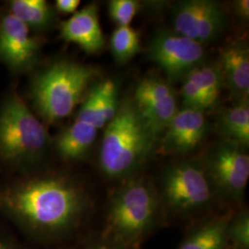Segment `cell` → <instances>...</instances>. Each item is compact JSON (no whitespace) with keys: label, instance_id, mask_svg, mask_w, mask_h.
Instances as JSON below:
<instances>
[{"label":"cell","instance_id":"obj_26","mask_svg":"<svg viewBox=\"0 0 249 249\" xmlns=\"http://www.w3.org/2000/svg\"><path fill=\"white\" fill-rule=\"evenodd\" d=\"M0 249H14L6 241L0 240Z\"/></svg>","mask_w":249,"mask_h":249},{"label":"cell","instance_id":"obj_25","mask_svg":"<svg viewBox=\"0 0 249 249\" xmlns=\"http://www.w3.org/2000/svg\"><path fill=\"white\" fill-rule=\"evenodd\" d=\"M235 11L244 18H249V0H239L235 3Z\"/></svg>","mask_w":249,"mask_h":249},{"label":"cell","instance_id":"obj_27","mask_svg":"<svg viewBox=\"0 0 249 249\" xmlns=\"http://www.w3.org/2000/svg\"><path fill=\"white\" fill-rule=\"evenodd\" d=\"M94 249H113V248H110V247H107V246H98V247H96Z\"/></svg>","mask_w":249,"mask_h":249},{"label":"cell","instance_id":"obj_21","mask_svg":"<svg viewBox=\"0 0 249 249\" xmlns=\"http://www.w3.org/2000/svg\"><path fill=\"white\" fill-rule=\"evenodd\" d=\"M109 15L118 26H129L139 10L134 0H112L108 5Z\"/></svg>","mask_w":249,"mask_h":249},{"label":"cell","instance_id":"obj_13","mask_svg":"<svg viewBox=\"0 0 249 249\" xmlns=\"http://www.w3.org/2000/svg\"><path fill=\"white\" fill-rule=\"evenodd\" d=\"M165 129V148L172 152L187 153L204 139L207 121L202 111L184 107L178 110Z\"/></svg>","mask_w":249,"mask_h":249},{"label":"cell","instance_id":"obj_2","mask_svg":"<svg viewBox=\"0 0 249 249\" xmlns=\"http://www.w3.org/2000/svg\"><path fill=\"white\" fill-rule=\"evenodd\" d=\"M155 138L133 102L124 101L106 125L100 151L103 172L111 178L129 176L147 158Z\"/></svg>","mask_w":249,"mask_h":249},{"label":"cell","instance_id":"obj_9","mask_svg":"<svg viewBox=\"0 0 249 249\" xmlns=\"http://www.w3.org/2000/svg\"><path fill=\"white\" fill-rule=\"evenodd\" d=\"M209 172L225 194L240 197L249 178V156L246 147L233 142L223 143L210 156Z\"/></svg>","mask_w":249,"mask_h":249},{"label":"cell","instance_id":"obj_22","mask_svg":"<svg viewBox=\"0 0 249 249\" xmlns=\"http://www.w3.org/2000/svg\"><path fill=\"white\" fill-rule=\"evenodd\" d=\"M228 240L239 249H248L249 247V217L248 213L239 214L228 224Z\"/></svg>","mask_w":249,"mask_h":249},{"label":"cell","instance_id":"obj_20","mask_svg":"<svg viewBox=\"0 0 249 249\" xmlns=\"http://www.w3.org/2000/svg\"><path fill=\"white\" fill-rule=\"evenodd\" d=\"M201 89L208 106H214L219 98L222 88V72L213 66H199L188 74Z\"/></svg>","mask_w":249,"mask_h":249},{"label":"cell","instance_id":"obj_4","mask_svg":"<svg viewBox=\"0 0 249 249\" xmlns=\"http://www.w3.org/2000/svg\"><path fill=\"white\" fill-rule=\"evenodd\" d=\"M48 144V134L16 92L0 109V158L12 164L40 158Z\"/></svg>","mask_w":249,"mask_h":249},{"label":"cell","instance_id":"obj_15","mask_svg":"<svg viewBox=\"0 0 249 249\" xmlns=\"http://www.w3.org/2000/svg\"><path fill=\"white\" fill-rule=\"evenodd\" d=\"M97 130L94 125L76 119L57 136L55 146L58 153L67 160L84 157L96 139Z\"/></svg>","mask_w":249,"mask_h":249},{"label":"cell","instance_id":"obj_14","mask_svg":"<svg viewBox=\"0 0 249 249\" xmlns=\"http://www.w3.org/2000/svg\"><path fill=\"white\" fill-rule=\"evenodd\" d=\"M223 75L231 91L243 101L249 93V53L242 45L226 46L221 54Z\"/></svg>","mask_w":249,"mask_h":249},{"label":"cell","instance_id":"obj_3","mask_svg":"<svg viewBox=\"0 0 249 249\" xmlns=\"http://www.w3.org/2000/svg\"><path fill=\"white\" fill-rule=\"evenodd\" d=\"M96 70L70 61L54 63L39 73L32 85V98L37 112L53 122L70 116L85 99Z\"/></svg>","mask_w":249,"mask_h":249},{"label":"cell","instance_id":"obj_7","mask_svg":"<svg viewBox=\"0 0 249 249\" xmlns=\"http://www.w3.org/2000/svg\"><path fill=\"white\" fill-rule=\"evenodd\" d=\"M163 193L167 204L178 213L202 208L212 197L204 171L188 162L178 163L167 171L163 180Z\"/></svg>","mask_w":249,"mask_h":249},{"label":"cell","instance_id":"obj_17","mask_svg":"<svg viewBox=\"0 0 249 249\" xmlns=\"http://www.w3.org/2000/svg\"><path fill=\"white\" fill-rule=\"evenodd\" d=\"M228 223L213 221L206 223L190 234L179 249H228Z\"/></svg>","mask_w":249,"mask_h":249},{"label":"cell","instance_id":"obj_16","mask_svg":"<svg viewBox=\"0 0 249 249\" xmlns=\"http://www.w3.org/2000/svg\"><path fill=\"white\" fill-rule=\"evenodd\" d=\"M10 13L28 28L45 30L53 22V10L45 0H13Z\"/></svg>","mask_w":249,"mask_h":249},{"label":"cell","instance_id":"obj_6","mask_svg":"<svg viewBox=\"0 0 249 249\" xmlns=\"http://www.w3.org/2000/svg\"><path fill=\"white\" fill-rule=\"evenodd\" d=\"M148 55L165 72L170 80L185 79L204 59L202 45L177 33L161 32L155 36Z\"/></svg>","mask_w":249,"mask_h":249},{"label":"cell","instance_id":"obj_11","mask_svg":"<svg viewBox=\"0 0 249 249\" xmlns=\"http://www.w3.org/2000/svg\"><path fill=\"white\" fill-rule=\"evenodd\" d=\"M40 40L10 12L0 18V61L14 71H26L36 65Z\"/></svg>","mask_w":249,"mask_h":249},{"label":"cell","instance_id":"obj_1","mask_svg":"<svg viewBox=\"0 0 249 249\" xmlns=\"http://www.w3.org/2000/svg\"><path fill=\"white\" fill-rule=\"evenodd\" d=\"M82 191L60 178H34L0 188V211L29 231L58 233L80 219Z\"/></svg>","mask_w":249,"mask_h":249},{"label":"cell","instance_id":"obj_8","mask_svg":"<svg viewBox=\"0 0 249 249\" xmlns=\"http://www.w3.org/2000/svg\"><path fill=\"white\" fill-rule=\"evenodd\" d=\"M224 13L211 0H189L179 3L174 13L176 33L202 45L216 39L224 26Z\"/></svg>","mask_w":249,"mask_h":249},{"label":"cell","instance_id":"obj_10","mask_svg":"<svg viewBox=\"0 0 249 249\" xmlns=\"http://www.w3.org/2000/svg\"><path fill=\"white\" fill-rule=\"evenodd\" d=\"M133 103L156 136L167 127L178 111L174 89L157 78H145L139 82Z\"/></svg>","mask_w":249,"mask_h":249},{"label":"cell","instance_id":"obj_12","mask_svg":"<svg viewBox=\"0 0 249 249\" xmlns=\"http://www.w3.org/2000/svg\"><path fill=\"white\" fill-rule=\"evenodd\" d=\"M60 36L65 41L79 45L87 53L101 51L105 39L99 20L97 5L89 4L76 11L69 19L62 21Z\"/></svg>","mask_w":249,"mask_h":249},{"label":"cell","instance_id":"obj_18","mask_svg":"<svg viewBox=\"0 0 249 249\" xmlns=\"http://www.w3.org/2000/svg\"><path fill=\"white\" fill-rule=\"evenodd\" d=\"M221 128L230 142L244 147L249 144V107L248 101H242L227 109L221 118Z\"/></svg>","mask_w":249,"mask_h":249},{"label":"cell","instance_id":"obj_19","mask_svg":"<svg viewBox=\"0 0 249 249\" xmlns=\"http://www.w3.org/2000/svg\"><path fill=\"white\" fill-rule=\"evenodd\" d=\"M110 45L116 62L124 64L140 51V35L132 27L118 26L112 34Z\"/></svg>","mask_w":249,"mask_h":249},{"label":"cell","instance_id":"obj_23","mask_svg":"<svg viewBox=\"0 0 249 249\" xmlns=\"http://www.w3.org/2000/svg\"><path fill=\"white\" fill-rule=\"evenodd\" d=\"M182 97L185 108L195 109L199 111H204L205 109L210 108L196 81L187 75L184 79V83L182 86Z\"/></svg>","mask_w":249,"mask_h":249},{"label":"cell","instance_id":"obj_24","mask_svg":"<svg viewBox=\"0 0 249 249\" xmlns=\"http://www.w3.org/2000/svg\"><path fill=\"white\" fill-rule=\"evenodd\" d=\"M80 4V0H57L55 2V8L59 12L65 14L75 13Z\"/></svg>","mask_w":249,"mask_h":249},{"label":"cell","instance_id":"obj_5","mask_svg":"<svg viewBox=\"0 0 249 249\" xmlns=\"http://www.w3.org/2000/svg\"><path fill=\"white\" fill-rule=\"evenodd\" d=\"M157 201L151 187L132 182L113 199L107 216L106 235L119 246L137 249L155 220Z\"/></svg>","mask_w":249,"mask_h":249}]
</instances>
